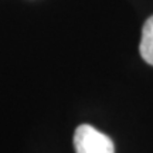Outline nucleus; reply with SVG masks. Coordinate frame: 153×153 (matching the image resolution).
<instances>
[{
    "label": "nucleus",
    "mask_w": 153,
    "mask_h": 153,
    "mask_svg": "<svg viewBox=\"0 0 153 153\" xmlns=\"http://www.w3.org/2000/svg\"><path fill=\"white\" fill-rule=\"evenodd\" d=\"M74 149L75 153H115L112 139L87 123L75 129Z\"/></svg>",
    "instance_id": "1"
},
{
    "label": "nucleus",
    "mask_w": 153,
    "mask_h": 153,
    "mask_svg": "<svg viewBox=\"0 0 153 153\" xmlns=\"http://www.w3.org/2000/svg\"><path fill=\"white\" fill-rule=\"evenodd\" d=\"M139 51L142 58L148 64L153 65V16L145 22L142 27V38L139 44Z\"/></svg>",
    "instance_id": "2"
}]
</instances>
